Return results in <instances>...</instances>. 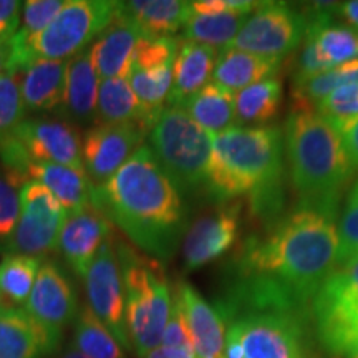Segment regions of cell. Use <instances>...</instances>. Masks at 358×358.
<instances>
[{"instance_id":"obj_18","label":"cell","mask_w":358,"mask_h":358,"mask_svg":"<svg viewBox=\"0 0 358 358\" xmlns=\"http://www.w3.org/2000/svg\"><path fill=\"white\" fill-rule=\"evenodd\" d=\"M111 224L93 206L83 211L69 214L58 237L57 250L77 274H87L98 249L111 236Z\"/></svg>"},{"instance_id":"obj_49","label":"cell","mask_w":358,"mask_h":358,"mask_svg":"<svg viewBox=\"0 0 358 358\" xmlns=\"http://www.w3.org/2000/svg\"><path fill=\"white\" fill-rule=\"evenodd\" d=\"M57 358H87V357H85L83 353H80L78 350H75L73 347H70L69 350L62 353V355H58Z\"/></svg>"},{"instance_id":"obj_3","label":"cell","mask_w":358,"mask_h":358,"mask_svg":"<svg viewBox=\"0 0 358 358\" xmlns=\"http://www.w3.org/2000/svg\"><path fill=\"white\" fill-rule=\"evenodd\" d=\"M284 138L280 128L234 127L213 134L206 194L216 203L248 196L250 211L274 219L284 203Z\"/></svg>"},{"instance_id":"obj_38","label":"cell","mask_w":358,"mask_h":358,"mask_svg":"<svg viewBox=\"0 0 358 358\" xmlns=\"http://www.w3.org/2000/svg\"><path fill=\"white\" fill-rule=\"evenodd\" d=\"M181 38L163 37L146 38L143 37L134 52L133 69L136 70H156L163 66H171L178 55V48Z\"/></svg>"},{"instance_id":"obj_16","label":"cell","mask_w":358,"mask_h":358,"mask_svg":"<svg viewBox=\"0 0 358 358\" xmlns=\"http://www.w3.org/2000/svg\"><path fill=\"white\" fill-rule=\"evenodd\" d=\"M241 227V204L224 203L187 229L182 244L185 271L191 272L216 261L236 244Z\"/></svg>"},{"instance_id":"obj_15","label":"cell","mask_w":358,"mask_h":358,"mask_svg":"<svg viewBox=\"0 0 358 358\" xmlns=\"http://www.w3.org/2000/svg\"><path fill=\"white\" fill-rule=\"evenodd\" d=\"M10 133L34 161L62 164L75 171L87 173L82 141L77 129L69 123L47 118H24Z\"/></svg>"},{"instance_id":"obj_50","label":"cell","mask_w":358,"mask_h":358,"mask_svg":"<svg viewBox=\"0 0 358 358\" xmlns=\"http://www.w3.org/2000/svg\"><path fill=\"white\" fill-rule=\"evenodd\" d=\"M2 308H3V302H2V295H0V312H2Z\"/></svg>"},{"instance_id":"obj_12","label":"cell","mask_w":358,"mask_h":358,"mask_svg":"<svg viewBox=\"0 0 358 358\" xmlns=\"http://www.w3.org/2000/svg\"><path fill=\"white\" fill-rule=\"evenodd\" d=\"M88 307L103 322V325L115 335L127 352H131L127 319H124V287L122 267L115 249V234L98 249L95 259L83 275Z\"/></svg>"},{"instance_id":"obj_14","label":"cell","mask_w":358,"mask_h":358,"mask_svg":"<svg viewBox=\"0 0 358 358\" xmlns=\"http://www.w3.org/2000/svg\"><path fill=\"white\" fill-rule=\"evenodd\" d=\"M138 124H96L83 136L82 156L85 171L93 186L106 182L127 163L146 138Z\"/></svg>"},{"instance_id":"obj_23","label":"cell","mask_w":358,"mask_h":358,"mask_svg":"<svg viewBox=\"0 0 358 358\" xmlns=\"http://www.w3.org/2000/svg\"><path fill=\"white\" fill-rule=\"evenodd\" d=\"M100 75L90 57V47L69 60L64 110L78 124L96 123Z\"/></svg>"},{"instance_id":"obj_27","label":"cell","mask_w":358,"mask_h":358,"mask_svg":"<svg viewBox=\"0 0 358 358\" xmlns=\"http://www.w3.org/2000/svg\"><path fill=\"white\" fill-rule=\"evenodd\" d=\"M122 10L148 38L171 37L185 29L191 17V2L181 0H131L122 2Z\"/></svg>"},{"instance_id":"obj_37","label":"cell","mask_w":358,"mask_h":358,"mask_svg":"<svg viewBox=\"0 0 358 358\" xmlns=\"http://www.w3.org/2000/svg\"><path fill=\"white\" fill-rule=\"evenodd\" d=\"M22 182L0 174V252H8L13 232L20 217V187Z\"/></svg>"},{"instance_id":"obj_25","label":"cell","mask_w":358,"mask_h":358,"mask_svg":"<svg viewBox=\"0 0 358 358\" xmlns=\"http://www.w3.org/2000/svg\"><path fill=\"white\" fill-rule=\"evenodd\" d=\"M69 60H37L25 69L22 101L25 113L50 111L64 105Z\"/></svg>"},{"instance_id":"obj_32","label":"cell","mask_w":358,"mask_h":358,"mask_svg":"<svg viewBox=\"0 0 358 358\" xmlns=\"http://www.w3.org/2000/svg\"><path fill=\"white\" fill-rule=\"evenodd\" d=\"M42 259L24 256V254H6L0 261V295L6 306H27L37 279Z\"/></svg>"},{"instance_id":"obj_20","label":"cell","mask_w":358,"mask_h":358,"mask_svg":"<svg viewBox=\"0 0 358 358\" xmlns=\"http://www.w3.org/2000/svg\"><path fill=\"white\" fill-rule=\"evenodd\" d=\"M58 347L25 308L3 306L0 312V358H45Z\"/></svg>"},{"instance_id":"obj_34","label":"cell","mask_w":358,"mask_h":358,"mask_svg":"<svg viewBox=\"0 0 358 358\" xmlns=\"http://www.w3.org/2000/svg\"><path fill=\"white\" fill-rule=\"evenodd\" d=\"M345 85H358V58L334 66L307 82L294 83L292 108H313L329 93Z\"/></svg>"},{"instance_id":"obj_8","label":"cell","mask_w":358,"mask_h":358,"mask_svg":"<svg viewBox=\"0 0 358 358\" xmlns=\"http://www.w3.org/2000/svg\"><path fill=\"white\" fill-rule=\"evenodd\" d=\"M310 322L322 348L332 357L358 352V257L338 264L310 302Z\"/></svg>"},{"instance_id":"obj_21","label":"cell","mask_w":358,"mask_h":358,"mask_svg":"<svg viewBox=\"0 0 358 358\" xmlns=\"http://www.w3.org/2000/svg\"><path fill=\"white\" fill-rule=\"evenodd\" d=\"M217 57L216 48L181 38L173 64V87L166 101L168 106L181 108L187 98L211 83L209 80L213 78Z\"/></svg>"},{"instance_id":"obj_36","label":"cell","mask_w":358,"mask_h":358,"mask_svg":"<svg viewBox=\"0 0 358 358\" xmlns=\"http://www.w3.org/2000/svg\"><path fill=\"white\" fill-rule=\"evenodd\" d=\"M25 70L7 66L0 77V138L15 129L25 116L22 80Z\"/></svg>"},{"instance_id":"obj_35","label":"cell","mask_w":358,"mask_h":358,"mask_svg":"<svg viewBox=\"0 0 358 358\" xmlns=\"http://www.w3.org/2000/svg\"><path fill=\"white\" fill-rule=\"evenodd\" d=\"M129 83L143 108L159 116L173 87V65L148 71L133 69Z\"/></svg>"},{"instance_id":"obj_41","label":"cell","mask_w":358,"mask_h":358,"mask_svg":"<svg viewBox=\"0 0 358 358\" xmlns=\"http://www.w3.org/2000/svg\"><path fill=\"white\" fill-rule=\"evenodd\" d=\"M315 111L329 122L358 116V85H345L334 90L315 106Z\"/></svg>"},{"instance_id":"obj_44","label":"cell","mask_w":358,"mask_h":358,"mask_svg":"<svg viewBox=\"0 0 358 358\" xmlns=\"http://www.w3.org/2000/svg\"><path fill=\"white\" fill-rule=\"evenodd\" d=\"M22 6L17 0H0V42H10L19 32Z\"/></svg>"},{"instance_id":"obj_33","label":"cell","mask_w":358,"mask_h":358,"mask_svg":"<svg viewBox=\"0 0 358 358\" xmlns=\"http://www.w3.org/2000/svg\"><path fill=\"white\" fill-rule=\"evenodd\" d=\"M245 20H248V15H241V13L222 12L198 15L191 12L189 20L185 25L182 38L187 42L208 45L216 50L217 48L226 50L243 29Z\"/></svg>"},{"instance_id":"obj_5","label":"cell","mask_w":358,"mask_h":358,"mask_svg":"<svg viewBox=\"0 0 358 358\" xmlns=\"http://www.w3.org/2000/svg\"><path fill=\"white\" fill-rule=\"evenodd\" d=\"M124 287V319L131 348L143 358L161 345L173 292L159 261L145 257L115 237Z\"/></svg>"},{"instance_id":"obj_11","label":"cell","mask_w":358,"mask_h":358,"mask_svg":"<svg viewBox=\"0 0 358 358\" xmlns=\"http://www.w3.org/2000/svg\"><path fill=\"white\" fill-rule=\"evenodd\" d=\"M19 196L20 217L7 254L42 259L57 250L69 213L42 182L27 181Z\"/></svg>"},{"instance_id":"obj_46","label":"cell","mask_w":358,"mask_h":358,"mask_svg":"<svg viewBox=\"0 0 358 358\" xmlns=\"http://www.w3.org/2000/svg\"><path fill=\"white\" fill-rule=\"evenodd\" d=\"M143 358H196V355L192 350H185V348H168L159 345Z\"/></svg>"},{"instance_id":"obj_31","label":"cell","mask_w":358,"mask_h":358,"mask_svg":"<svg viewBox=\"0 0 358 358\" xmlns=\"http://www.w3.org/2000/svg\"><path fill=\"white\" fill-rule=\"evenodd\" d=\"M71 347L87 358H128L127 350L88 306L75 319Z\"/></svg>"},{"instance_id":"obj_40","label":"cell","mask_w":358,"mask_h":358,"mask_svg":"<svg viewBox=\"0 0 358 358\" xmlns=\"http://www.w3.org/2000/svg\"><path fill=\"white\" fill-rule=\"evenodd\" d=\"M66 0H27L24 3V19L19 29L22 37H35L43 32L65 7Z\"/></svg>"},{"instance_id":"obj_47","label":"cell","mask_w":358,"mask_h":358,"mask_svg":"<svg viewBox=\"0 0 358 358\" xmlns=\"http://www.w3.org/2000/svg\"><path fill=\"white\" fill-rule=\"evenodd\" d=\"M337 10L340 15L345 19L352 27H355L358 30V0H352V2H343L338 3Z\"/></svg>"},{"instance_id":"obj_51","label":"cell","mask_w":358,"mask_h":358,"mask_svg":"<svg viewBox=\"0 0 358 358\" xmlns=\"http://www.w3.org/2000/svg\"><path fill=\"white\" fill-rule=\"evenodd\" d=\"M352 358H358V352H357V353H355V355H353Z\"/></svg>"},{"instance_id":"obj_2","label":"cell","mask_w":358,"mask_h":358,"mask_svg":"<svg viewBox=\"0 0 358 358\" xmlns=\"http://www.w3.org/2000/svg\"><path fill=\"white\" fill-rule=\"evenodd\" d=\"M92 206L156 261L171 259L187 227L181 192L148 145H141L108 181L95 186Z\"/></svg>"},{"instance_id":"obj_1","label":"cell","mask_w":358,"mask_h":358,"mask_svg":"<svg viewBox=\"0 0 358 358\" xmlns=\"http://www.w3.org/2000/svg\"><path fill=\"white\" fill-rule=\"evenodd\" d=\"M334 219L310 209L272 222L248 237L234 257L236 282L217 302L224 317L244 312H284L310 320V302L338 266Z\"/></svg>"},{"instance_id":"obj_13","label":"cell","mask_w":358,"mask_h":358,"mask_svg":"<svg viewBox=\"0 0 358 358\" xmlns=\"http://www.w3.org/2000/svg\"><path fill=\"white\" fill-rule=\"evenodd\" d=\"M24 308L53 342L60 345L64 329L77 319L78 303L73 285L57 262H42Z\"/></svg>"},{"instance_id":"obj_42","label":"cell","mask_w":358,"mask_h":358,"mask_svg":"<svg viewBox=\"0 0 358 358\" xmlns=\"http://www.w3.org/2000/svg\"><path fill=\"white\" fill-rule=\"evenodd\" d=\"M306 43H303L302 53L297 60V66L294 71V83L307 82L317 75L324 73V71L334 69L332 65L327 62V58L322 53L319 43H317L315 34L310 29H306Z\"/></svg>"},{"instance_id":"obj_28","label":"cell","mask_w":358,"mask_h":358,"mask_svg":"<svg viewBox=\"0 0 358 358\" xmlns=\"http://www.w3.org/2000/svg\"><path fill=\"white\" fill-rule=\"evenodd\" d=\"M338 3H313L307 15V27L315 34L322 53L332 66L358 58V30L348 25L334 24L330 12Z\"/></svg>"},{"instance_id":"obj_6","label":"cell","mask_w":358,"mask_h":358,"mask_svg":"<svg viewBox=\"0 0 358 358\" xmlns=\"http://www.w3.org/2000/svg\"><path fill=\"white\" fill-rule=\"evenodd\" d=\"M111 0H66L65 7L43 32L12 38L7 66L25 70L37 60H70L103 34L118 12Z\"/></svg>"},{"instance_id":"obj_26","label":"cell","mask_w":358,"mask_h":358,"mask_svg":"<svg viewBox=\"0 0 358 358\" xmlns=\"http://www.w3.org/2000/svg\"><path fill=\"white\" fill-rule=\"evenodd\" d=\"M282 60L259 57L254 53L226 48L219 52L214 66L213 83L229 92H241L250 85L261 83L264 80L275 78L279 73Z\"/></svg>"},{"instance_id":"obj_43","label":"cell","mask_w":358,"mask_h":358,"mask_svg":"<svg viewBox=\"0 0 358 358\" xmlns=\"http://www.w3.org/2000/svg\"><path fill=\"white\" fill-rule=\"evenodd\" d=\"M161 347L168 348H185V350H192V340L189 329H187L185 312H182V306L179 302V297L174 290L173 294V307L171 313H169V320L164 329L163 338H161Z\"/></svg>"},{"instance_id":"obj_7","label":"cell","mask_w":358,"mask_h":358,"mask_svg":"<svg viewBox=\"0 0 358 358\" xmlns=\"http://www.w3.org/2000/svg\"><path fill=\"white\" fill-rule=\"evenodd\" d=\"M148 146L179 192H206L213 134L185 110L166 106L148 134Z\"/></svg>"},{"instance_id":"obj_10","label":"cell","mask_w":358,"mask_h":358,"mask_svg":"<svg viewBox=\"0 0 358 358\" xmlns=\"http://www.w3.org/2000/svg\"><path fill=\"white\" fill-rule=\"evenodd\" d=\"M307 15L287 3L261 2L227 48L284 60L306 37Z\"/></svg>"},{"instance_id":"obj_19","label":"cell","mask_w":358,"mask_h":358,"mask_svg":"<svg viewBox=\"0 0 358 358\" xmlns=\"http://www.w3.org/2000/svg\"><path fill=\"white\" fill-rule=\"evenodd\" d=\"M176 294L185 312L196 358H224L227 329L217 308L187 282H179Z\"/></svg>"},{"instance_id":"obj_29","label":"cell","mask_w":358,"mask_h":358,"mask_svg":"<svg viewBox=\"0 0 358 358\" xmlns=\"http://www.w3.org/2000/svg\"><path fill=\"white\" fill-rule=\"evenodd\" d=\"M181 108L201 128L211 134L222 133L236 127L234 93L213 82L201 88L191 98H187Z\"/></svg>"},{"instance_id":"obj_48","label":"cell","mask_w":358,"mask_h":358,"mask_svg":"<svg viewBox=\"0 0 358 358\" xmlns=\"http://www.w3.org/2000/svg\"><path fill=\"white\" fill-rule=\"evenodd\" d=\"M10 42H0V77H2L3 70L7 69L8 58H10V52H12Z\"/></svg>"},{"instance_id":"obj_22","label":"cell","mask_w":358,"mask_h":358,"mask_svg":"<svg viewBox=\"0 0 358 358\" xmlns=\"http://www.w3.org/2000/svg\"><path fill=\"white\" fill-rule=\"evenodd\" d=\"M25 181H37L47 187L69 214L83 211L92 206L93 182L87 173L55 163L30 161L25 169Z\"/></svg>"},{"instance_id":"obj_4","label":"cell","mask_w":358,"mask_h":358,"mask_svg":"<svg viewBox=\"0 0 358 358\" xmlns=\"http://www.w3.org/2000/svg\"><path fill=\"white\" fill-rule=\"evenodd\" d=\"M284 131L297 209L335 219L355 169L337 129L315 108H292Z\"/></svg>"},{"instance_id":"obj_17","label":"cell","mask_w":358,"mask_h":358,"mask_svg":"<svg viewBox=\"0 0 358 358\" xmlns=\"http://www.w3.org/2000/svg\"><path fill=\"white\" fill-rule=\"evenodd\" d=\"M143 37L145 35L138 29V25L123 13L122 2H120L113 20L90 47V57L100 78H129L134 52Z\"/></svg>"},{"instance_id":"obj_24","label":"cell","mask_w":358,"mask_h":358,"mask_svg":"<svg viewBox=\"0 0 358 358\" xmlns=\"http://www.w3.org/2000/svg\"><path fill=\"white\" fill-rule=\"evenodd\" d=\"M159 116L143 108L140 100L134 95L128 77L101 80L100 90H98V124L133 123L150 134Z\"/></svg>"},{"instance_id":"obj_9","label":"cell","mask_w":358,"mask_h":358,"mask_svg":"<svg viewBox=\"0 0 358 358\" xmlns=\"http://www.w3.org/2000/svg\"><path fill=\"white\" fill-rule=\"evenodd\" d=\"M308 322L284 312L239 313L226 322L224 358H303Z\"/></svg>"},{"instance_id":"obj_30","label":"cell","mask_w":358,"mask_h":358,"mask_svg":"<svg viewBox=\"0 0 358 358\" xmlns=\"http://www.w3.org/2000/svg\"><path fill=\"white\" fill-rule=\"evenodd\" d=\"M282 101V83L277 78L250 85L234 95L236 127H266L279 113Z\"/></svg>"},{"instance_id":"obj_45","label":"cell","mask_w":358,"mask_h":358,"mask_svg":"<svg viewBox=\"0 0 358 358\" xmlns=\"http://www.w3.org/2000/svg\"><path fill=\"white\" fill-rule=\"evenodd\" d=\"M332 124L337 129L340 138H342V143L345 146L352 166L358 169V116L347 120H337V122H332Z\"/></svg>"},{"instance_id":"obj_39","label":"cell","mask_w":358,"mask_h":358,"mask_svg":"<svg viewBox=\"0 0 358 358\" xmlns=\"http://www.w3.org/2000/svg\"><path fill=\"white\" fill-rule=\"evenodd\" d=\"M338 264L358 257V179L345 199L338 226Z\"/></svg>"}]
</instances>
